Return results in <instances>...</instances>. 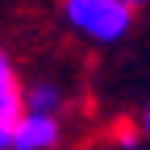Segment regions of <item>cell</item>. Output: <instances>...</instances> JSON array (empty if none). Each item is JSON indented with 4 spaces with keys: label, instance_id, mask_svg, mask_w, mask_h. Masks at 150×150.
<instances>
[{
    "label": "cell",
    "instance_id": "obj_3",
    "mask_svg": "<svg viewBox=\"0 0 150 150\" xmlns=\"http://www.w3.org/2000/svg\"><path fill=\"white\" fill-rule=\"evenodd\" d=\"M21 112H25V83L17 75L13 59L4 54L0 59V150H8V138L21 121Z\"/></svg>",
    "mask_w": 150,
    "mask_h": 150
},
{
    "label": "cell",
    "instance_id": "obj_7",
    "mask_svg": "<svg viewBox=\"0 0 150 150\" xmlns=\"http://www.w3.org/2000/svg\"><path fill=\"white\" fill-rule=\"evenodd\" d=\"M0 59H4V50H0Z\"/></svg>",
    "mask_w": 150,
    "mask_h": 150
},
{
    "label": "cell",
    "instance_id": "obj_1",
    "mask_svg": "<svg viewBox=\"0 0 150 150\" xmlns=\"http://www.w3.org/2000/svg\"><path fill=\"white\" fill-rule=\"evenodd\" d=\"M59 13H63V25L92 46L125 42L138 17V8H129L125 0H59Z\"/></svg>",
    "mask_w": 150,
    "mask_h": 150
},
{
    "label": "cell",
    "instance_id": "obj_6",
    "mask_svg": "<svg viewBox=\"0 0 150 150\" xmlns=\"http://www.w3.org/2000/svg\"><path fill=\"white\" fill-rule=\"evenodd\" d=\"M125 4H129V8H146L150 0H125Z\"/></svg>",
    "mask_w": 150,
    "mask_h": 150
},
{
    "label": "cell",
    "instance_id": "obj_5",
    "mask_svg": "<svg viewBox=\"0 0 150 150\" xmlns=\"http://www.w3.org/2000/svg\"><path fill=\"white\" fill-rule=\"evenodd\" d=\"M138 134H142V142H150V104L142 108V117H138Z\"/></svg>",
    "mask_w": 150,
    "mask_h": 150
},
{
    "label": "cell",
    "instance_id": "obj_2",
    "mask_svg": "<svg viewBox=\"0 0 150 150\" xmlns=\"http://www.w3.org/2000/svg\"><path fill=\"white\" fill-rule=\"evenodd\" d=\"M67 112H42V108H25L17 121L8 150H59L67 138Z\"/></svg>",
    "mask_w": 150,
    "mask_h": 150
},
{
    "label": "cell",
    "instance_id": "obj_4",
    "mask_svg": "<svg viewBox=\"0 0 150 150\" xmlns=\"http://www.w3.org/2000/svg\"><path fill=\"white\" fill-rule=\"evenodd\" d=\"M25 108L67 112V92H63V83H54V79H46V83H29V88H25Z\"/></svg>",
    "mask_w": 150,
    "mask_h": 150
}]
</instances>
